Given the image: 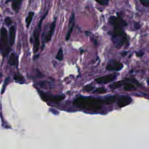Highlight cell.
Listing matches in <instances>:
<instances>
[{
	"mask_svg": "<svg viewBox=\"0 0 149 149\" xmlns=\"http://www.w3.org/2000/svg\"><path fill=\"white\" fill-rule=\"evenodd\" d=\"M73 103L79 108L91 111H98L101 108L103 101L97 98L80 97L76 98Z\"/></svg>",
	"mask_w": 149,
	"mask_h": 149,
	"instance_id": "1",
	"label": "cell"
},
{
	"mask_svg": "<svg viewBox=\"0 0 149 149\" xmlns=\"http://www.w3.org/2000/svg\"><path fill=\"white\" fill-rule=\"evenodd\" d=\"M121 26H114L113 29L111 33L112 40L118 48L122 47L126 41L127 37Z\"/></svg>",
	"mask_w": 149,
	"mask_h": 149,
	"instance_id": "2",
	"label": "cell"
},
{
	"mask_svg": "<svg viewBox=\"0 0 149 149\" xmlns=\"http://www.w3.org/2000/svg\"><path fill=\"white\" fill-rule=\"evenodd\" d=\"M7 30L5 27H2L0 30V36H1V42L2 43L3 47H5L6 50L9 52V48L8 47V37Z\"/></svg>",
	"mask_w": 149,
	"mask_h": 149,
	"instance_id": "3",
	"label": "cell"
},
{
	"mask_svg": "<svg viewBox=\"0 0 149 149\" xmlns=\"http://www.w3.org/2000/svg\"><path fill=\"white\" fill-rule=\"evenodd\" d=\"M123 68V64L115 60H111L107 65L106 69L108 70H120Z\"/></svg>",
	"mask_w": 149,
	"mask_h": 149,
	"instance_id": "4",
	"label": "cell"
},
{
	"mask_svg": "<svg viewBox=\"0 0 149 149\" xmlns=\"http://www.w3.org/2000/svg\"><path fill=\"white\" fill-rule=\"evenodd\" d=\"M109 22L113 26H121L125 27L126 26V22L120 17L111 16L109 19Z\"/></svg>",
	"mask_w": 149,
	"mask_h": 149,
	"instance_id": "5",
	"label": "cell"
},
{
	"mask_svg": "<svg viewBox=\"0 0 149 149\" xmlns=\"http://www.w3.org/2000/svg\"><path fill=\"white\" fill-rule=\"evenodd\" d=\"M116 77V74H111L102 77H98L95 79V81L100 84H105L112 81Z\"/></svg>",
	"mask_w": 149,
	"mask_h": 149,
	"instance_id": "6",
	"label": "cell"
},
{
	"mask_svg": "<svg viewBox=\"0 0 149 149\" xmlns=\"http://www.w3.org/2000/svg\"><path fill=\"white\" fill-rule=\"evenodd\" d=\"M132 102V98L127 95H123L120 97L118 101L117 104L119 107H123L129 105Z\"/></svg>",
	"mask_w": 149,
	"mask_h": 149,
	"instance_id": "7",
	"label": "cell"
},
{
	"mask_svg": "<svg viewBox=\"0 0 149 149\" xmlns=\"http://www.w3.org/2000/svg\"><path fill=\"white\" fill-rule=\"evenodd\" d=\"M40 30L35 29L34 31V45H33V49L34 52H36L39 48L40 46Z\"/></svg>",
	"mask_w": 149,
	"mask_h": 149,
	"instance_id": "8",
	"label": "cell"
},
{
	"mask_svg": "<svg viewBox=\"0 0 149 149\" xmlns=\"http://www.w3.org/2000/svg\"><path fill=\"white\" fill-rule=\"evenodd\" d=\"M74 13H72L71 14L70 17V20H69V25H68V30L67 31V34L66 36V40H69L71 35V33H72L73 27H74Z\"/></svg>",
	"mask_w": 149,
	"mask_h": 149,
	"instance_id": "9",
	"label": "cell"
},
{
	"mask_svg": "<svg viewBox=\"0 0 149 149\" xmlns=\"http://www.w3.org/2000/svg\"><path fill=\"white\" fill-rule=\"evenodd\" d=\"M41 97L44 100H49L53 102H59L64 98V96H62V95L56 96V97H49L45 94H41Z\"/></svg>",
	"mask_w": 149,
	"mask_h": 149,
	"instance_id": "10",
	"label": "cell"
},
{
	"mask_svg": "<svg viewBox=\"0 0 149 149\" xmlns=\"http://www.w3.org/2000/svg\"><path fill=\"white\" fill-rule=\"evenodd\" d=\"M55 24H56V19H55L54 20V22L51 23V24L50 25V27H49V30L48 33V34L47 36H46V38H45V41L46 42H48L50 41L51 37H52V36L53 34V33L54 31V30H55Z\"/></svg>",
	"mask_w": 149,
	"mask_h": 149,
	"instance_id": "11",
	"label": "cell"
},
{
	"mask_svg": "<svg viewBox=\"0 0 149 149\" xmlns=\"http://www.w3.org/2000/svg\"><path fill=\"white\" fill-rule=\"evenodd\" d=\"M15 28L14 26H12L9 29V43L10 45H12L14 44L15 40Z\"/></svg>",
	"mask_w": 149,
	"mask_h": 149,
	"instance_id": "12",
	"label": "cell"
},
{
	"mask_svg": "<svg viewBox=\"0 0 149 149\" xmlns=\"http://www.w3.org/2000/svg\"><path fill=\"white\" fill-rule=\"evenodd\" d=\"M23 0H12V6L13 9L15 12H18L20 9Z\"/></svg>",
	"mask_w": 149,
	"mask_h": 149,
	"instance_id": "13",
	"label": "cell"
},
{
	"mask_svg": "<svg viewBox=\"0 0 149 149\" xmlns=\"http://www.w3.org/2000/svg\"><path fill=\"white\" fill-rule=\"evenodd\" d=\"M34 13L33 12H30L28 14V16H27L26 19V27L27 28H29L30 24H31V22L32 21V19L34 16Z\"/></svg>",
	"mask_w": 149,
	"mask_h": 149,
	"instance_id": "14",
	"label": "cell"
},
{
	"mask_svg": "<svg viewBox=\"0 0 149 149\" xmlns=\"http://www.w3.org/2000/svg\"><path fill=\"white\" fill-rule=\"evenodd\" d=\"M123 88L125 91H132V90H135L136 88H135V86L133 84L127 83L124 85Z\"/></svg>",
	"mask_w": 149,
	"mask_h": 149,
	"instance_id": "15",
	"label": "cell"
},
{
	"mask_svg": "<svg viewBox=\"0 0 149 149\" xmlns=\"http://www.w3.org/2000/svg\"><path fill=\"white\" fill-rule=\"evenodd\" d=\"M123 84V82L122 81H116V82H114L112 84H110L109 87L111 88L112 89H116L117 88L120 87Z\"/></svg>",
	"mask_w": 149,
	"mask_h": 149,
	"instance_id": "16",
	"label": "cell"
},
{
	"mask_svg": "<svg viewBox=\"0 0 149 149\" xmlns=\"http://www.w3.org/2000/svg\"><path fill=\"white\" fill-rule=\"evenodd\" d=\"M16 57L15 54H11L9 59V63L11 65H15L16 64Z\"/></svg>",
	"mask_w": 149,
	"mask_h": 149,
	"instance_id": "17",
	"label": "cell"
},
{
	"mask_svg": "<svg viewBox=\"0 0 149 149\" xmlns=\"http://www.w3.org/2000/svg\"><path fill=\"white\" fill-rule=\"evenodd\" d=\"M115 100H116V96H109L105 100L104 102L107 104H111L114 102Z\"/></svg>",
	"mask_w": 149,
	"mask_h": 149,
	"instance_id": "18",
	"label": "cell"
},
{
	"mask_svg": "<svg viewBox=\"0 0 149 149\" xmlns=\"http://www.w3.org/2000/svg\"><path fill=\"white\" fill-rule=\"evenodd\" d=\"M63 50L62 48H60L58 51V53L56 54V59L58 61H62L63 59Z\"/></svg>",
	"mask_w": 149,
	"mask_h": 149,
	"instance_id": "19",
	"label": "cell"
},
{
	"mask_svg": "<svg viewBox=\"0 0 149 149\" xmlns=\"http://www.w3.org/2000/svg\"><path fill=\"white\" fill-rule=\"evenodd\" d=\"M95 1L101 5H107L109 3V0H95Z\"/></svg>",
	"mask_w": 149,
	"mask_h": 149,
	"instance_id": "20",
	"label": "cell"
},
{
	"mask_svg": "<svg viewBox=\"0 0 149 149\" xmlns=\"http://www.w3.org/2000/svg\"><path fill=\"white\" fill-rule=\"evenodd\" d=\"M95 92L98 94H102L106 93V90L103 87H99L95 90Z\"/></svg>",
	"mask_w": 149,
	"mask_h": 149,
	"instance_id": "21",
	"label": "cell"
},
{
	"mask_svg": "<svg viewBox=\"0 0 149 149\" xmlns=\"http://www.w3.org/2000/svg\"><path fill=\"white\" fill-rule=\"evenodd\" d=\"M140 1L143 6L146 7L149 6V0H140Z\"/></svg>",
	"mask_w": 149,
	"mask_h": 149,
	"instance_id": "22",
	"label": "cell"
},
{
	"mask_svg": "<svg viewBox=\"0 0 149 149\" xmlns=\"http://www.w3.org/2000/svg\"><path fill=\"white\" fill-rule=\"evenodd\" d=\"M14 79L17 80V81H23L24 80L23 77L22 76L20 75V74H16L15 76L14 77Z\"/></svg>",
	"mask_w": 149,
	"mask_h": 149,
	"instance_id": "23",
	"label": "cell"
},
{
	"mask_svg": "<svg viewBox=\"0 0 149 149\" xmlns=\"http://www.w3.org/2000/svg\"><path fill=\"white\" fill-rule=\"evenodd\" d=\"M5 23L7 24V25H10L12 23V20L10 19V18L9 17H6L5 19Z\"/></svg>",
	"mask_w": 149,
	"mask_h": 149,
	"instance_id": "24",
	"label": "cell"
},
{
	"mask_svg": "<svg viewBox=\"0 0 149 149\" xmlns=\"http://www.w3.org/2000/svg\"><path fill=\"white\" fill-rule=\"evenodd\" d=\"M84 89L87 91H90L93 89V87L91 86H87L85 87V88Z\"/></svg>",
	"mask_w": 149,
	"mask_h": 149,
	"instance_id": "25",
	"label": "cell"
},
{
	"mask_svg": "<svg viewBox=\"0 0 149 149\" xmlns=\"http://www.w3.org/2000/svg\"><path fill=\"white\" fill-rule=\"evenodd\" d=\"M140 27V24H139L138 23H136L134 24V29H135L136 30L139 29Z\"/></svg>",
	"mask_w": 149,
	"mask_h": 149,
	"instance_id": "26",
	"label": "cell"
},
{
	"mask_svg": "<svg viewBox=\"0 0 149 149\" xmlns=\"http://www.w3.org/2000/svg\"><path fill=\"white\" fill-rule=\"evenodd\" d=\"M143 54H144V53H143L142 51H139V52H137V53H136V55H137V56H141Z\"/></svg>",
	"mask_w": 149,
	"mask_h": 149,
	"instance_id": "27",
	"label": "cell"
},
{
	"mask_svg": "<svg viewBox=\"0 0 149 149\" xmlns=\"http://www.w3.org/2000/svg\"><path fill=\"white\" fill-rule=\"evenodd\" d=\"M148 84H149V80H148Z\"/></svg>",
	"mask_w": 149,
	"mask_h": 149,
	"instance_id": "28",
	"label": "cell"
}]
</instances>
